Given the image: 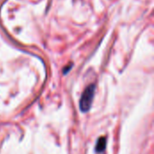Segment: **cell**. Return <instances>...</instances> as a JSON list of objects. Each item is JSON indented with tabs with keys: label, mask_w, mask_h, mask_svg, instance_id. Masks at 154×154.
I'll return each instance as SVG.
<instances>
[{
	"label": "cell",
	"mask_w": 154,
	"mask_h": 154,
	"mask_svg": "<svg viewBox=\"0 0 154 154\" xmlns=\"http://www.w3.org/2000/svg\"><path fill=\"white\" fill-rule=\"evenodd\" d=\"M106 146V137H100L96 144V152H97L98 153L102 152L105 151Z\"/></svg>",
	"instance_id": "cell-2"
},
{
	"label": "cell",
	"mask_w": 154,
	"mask_h": 154,
	"mask_svg": "<svg viewBox=\"0 0 154 154\" xmlns=\"http://www.w3.org/2000/svg\"><path fill=\"white\" fill-rule=\"evenodd\" d=\"M95 94V85H89L83 92L80 101H79V107L82 112H88L90 109L93 98Z\"/></svg>",
	"instance_id": "cell-1"
}]
</instances>
